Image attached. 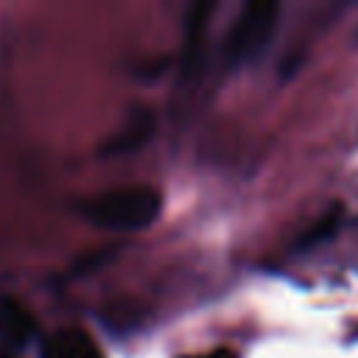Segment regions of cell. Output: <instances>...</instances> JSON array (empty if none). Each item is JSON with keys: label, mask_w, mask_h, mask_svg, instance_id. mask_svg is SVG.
Returning <instances> with one entry per match:
<instances>
[{"label": "cell", "mask_w": 358, "mask_h": 358, "mask_svg": "<svg viewBox=\"0 0 358 358\" xmlns=\"http://www.w3.org/2000/svg\"><path fill=\"white\" fill-rule=\"evenodd\" d=\"M159 207H162V199L154 187L126 185V187H115L92 196L90 201L81 204V213L95 227L115 229V232H134V229L151 227L154 218L159 215Z\"/></svg>", "instance_id": "obj_1"}, {"label": "cell", "mask_w": 358, "mask_h": 358, "mask_svg": "<svg viewBox=\"0 0 358 358\" xmlns=\"http://www.w3.org/2000/svg\"><path fill=\"white\" fill-rule=\"evenodd\" d=\"M277 14H280V6L277 3H249L241 17L235 20V25L229 28V36H227V56L229 62H243V59H252L255 53L263 50V45L268 42L274 25H277Z\"/></svg>", "instance_id": "obj_2"}, {"label": "cell", "mask_w": 358, "mask_h": 358, "mask_svg": "<svg viewBox=\"0 0 358 358\" xmlns=\"http://www.w3.org/2000/svg\"><path fill=\"white\" fill-rule=\"evenodd\" d=\"M42 358H103L101 347L84 330H59L42 344Z\"/></svg>", "instance_id": "obj_3"}, {"label": "cell", "mask_w": 358, "mask_h": 358, "mask_svg": "<svg viewBox=\"0 0 358 358\" xmlns=\"http://www.w3.org/2000/svg\"><path fill=\"white\" fill-rule=\"evenodd\" d=\"M36 333V322L25 308L17 302H3L0 305V341L11 347H25Z\"/></svg>", "instance_id": "obj_4"}, {"label": "cell", "mask_w": 358, "mask_h": 358, "mask_svg": "<svg viewBox=\"0 0 358 358\" xmlns=\"http://www.w3.org/2000/svg\"><path fill=\"white\" fill-rule=\"evenodd\" d=\"M151 129H154V120H151V115L148 112H137L131 120H129V126L103 148V151H109V154H123V151H131V148H137V145H143L145 140H148V134H151Z\"/></svg>", "instance_id": "obj_5"}, {"label": "cell", "mask_w": 358, "mask_h": 358, "mask_svg": "<svg viewBox=\"0 0 358 358\" xmlns=\"http://www.w3.org/2000/svg\"><path fill=\"white\" fill-rule=\"evenodd\" d=\"M207 358H235L232 352H213V355H207Z\"/></svg>", "instance_id": "obj_6"}]
</instances>
